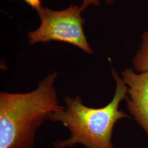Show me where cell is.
I'll return each instance as SVG.
<instances>
[{"mask_svg": "<svg viewBox=\"0 0 148 148\" xmlns=\"http://www.w3.org/2000/svg\"><path fill=\"white\" fill-rule=\"evenodd\" d=\"M57 73L27 93L0 92V148H33L38 129L64 108L58 101Z\"/></svg>", "mask_w": 148, "mask_h": 148, "instance_id": "cell-1", "label": "cell"}, {"mask_svg": "<svg viewBox=\"0 0 148 148\" xmlns=\"http://www.w3.org/2000/svg\"><path fill=\"white\" fill-rule=\"evenodd\" d=\"M112 76L116 82L113 99L101 108L85 106L82 98L64 97V108L53 114L52 122H59L69 130L70 137L56 142V148H70L81 144L86 148H114L112 137L117 121L130 116L119 109L122 100H126L128 87L114 69Z\"/></svg>", "mask_w": 148, "mask_h": 148, "instance_id": "cell-2", "label": "cell"}, {"mask_svg": "<svg viewBox=\"0 0 148 148\" xmlns=\"http://www.w3.org/2000/svg\"><path fill=\"white\" fill-rule=\"evenodd\" d=\"M37 11L41 24L36 31L28 34L30 44L58 41L76 46L86 53H93L84 32V20L77 5H71L62 11H52L41 6Z\"/></svg>", "mask_w": 148, "mask_h": 148, "instance_id": "cell-3", "label": "cell"}, {"mask_svg": "<svg viewBox=\"0 0 148 148\" xmlns=\"http://www.w3.org/2000/svg\"><path fill=\"white\" fill-rule=\"evenodd\" d=\"M128 87L127 108L148 136V72L136 74L132 69L122 73Z\"/></svg>", "mask_w": 148, "mask_h": 148, "instance_id": "cell-4", "label": "cell"}, {"mask_svg": "<svg viewBox=\"0 0 148 148\" xmlns=\"http://www.w3.org/2000/svg\"><path fill=\"white\" fill-rule=\"evenodd\" d=\"M142 43L133 59V65L138 72H148V30L142 36Z\"/></svg>", "mask_w": 148, "mask_h": 148, "instance_id": "cell-5", "label": "cell"}, {"mask_svg": "<svg viewBox=\"0 0 148 148\" xmlns=\"http://www.w3.org/2000/svg\"><path fill=\"white\" fill-rule=\"evenodd\" d=\"M108 3H110L112 2V0H106ZM90 5H99V0H84L83 3L81 5V8H79L80 10L82 11L85 10L87 7Z\"/></svg>", "mask_w": 148, "mask_h": 148, "instance_id": "cell-6", "label": "cell"}, {"mask_svg": "<svg viewBox=\"0 0 148 148\" xmlns=\"http://www.w3.org/2000/svg\"><path fill=\"white\" fill-rule=\"evenodd\" d=\"M27 4L31 5L34 9H38L41 7V0H24Z\"/></svg>", "mask_w": 148, "mask_h": 148, "instance_id": "cell-7", "label": "cell"}]
</instances>
